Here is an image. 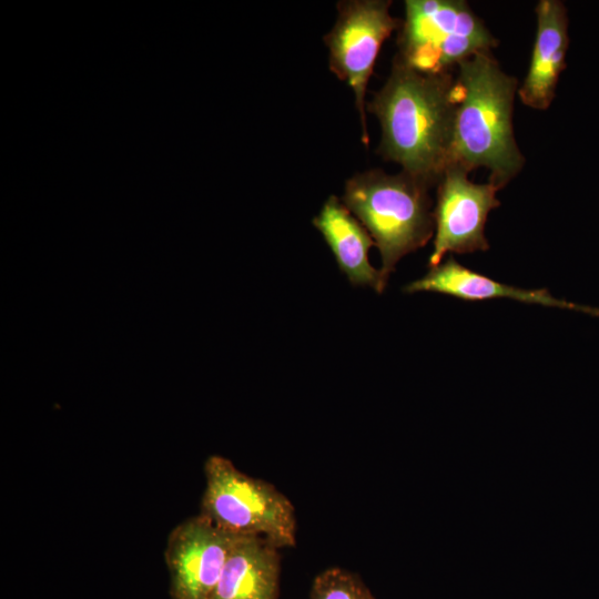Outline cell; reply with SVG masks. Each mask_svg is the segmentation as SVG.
I'll use <instances>...</instances> for the list:
<instances>
[{"instance_id":"1","label":"cell","mask_w":599,"mask_h":599,"mask_svg":"<svg viewBox=\"0 0 599 599\" xmlns=\"http://www.w3.org/2000/svg\"><path fill=\"white\" fill-rule=\"evenodd\" d=\"M455 75L426 74L395 60L368 104L382 126L379 151L403 171L438 184L449 165L455 119Z\"/></svg>"},{"instance_id":"6","label":"cell","mask_w":599,"mask_h":599,"mask_svg":"<svg viewBox=\"0 0 599 599\" xmlns=\"http://www.w3.org/2000/svg\"><path fill=\"white\" fill-rule=\"evenodd\" d=\"M390 3L386 0L341 1L336 22L324 37L331 71L354 92L364 144L369 142L365 115L367 83L382 44L400 26L389 12Z\"/></svg>"},{"instance_id":"2","label":"cell","mask_w":599,"mask_h":599,"mask_svg":"<svg viewBox=\"0 0 599 599\" xmlns=\"http://www.w3.org/2000/svg\"><path fill=\"white\" fill-rule=\"evenodd\" d=\"M518 88L517 79L501 69L491 51L476 53L457 67L449 165L467 172L485 167L489 181L501 187L521 171L525 160L512 125Z\"/></svg>"},{"instance_id":"8","label":"cell","mask_w":599,"mask_h":599,"mask_svg":"<svg viewBox=\"0 0 599 599\" xmlns=\"http://www.w3.org/2000/svg\"><path fill=\"white\" fill-rule=\"evenodd\" d=\"M238 538L201 514L177 525L165 549L173 599H211Z\"/></svg>"},{"instance_id":"4","label":"cell","mask_w":599,"mask_h":599,"mask_svg":"<svg viewBox=\"0 0 599 599\" xmlns=\"http://www.w3.org/2000/svg\"><path fill=\"white\" fill-rule=\"evenodd\" d=\"M201 515L238 537H261L277 548L296 542L292 501L272 484L238 470L230 459L214 455L205 466Z\"/></svg>"},{"instance_id":"5","label":"cell","mask_w":599,"mask_h":599,"mask_svg":"<svg viewBox=\"0 0 599 599\" xmlns=\"http://www.w3.org/2000/svg\"><path fill=\"white\" fill-rule=\"evenodd\" d=\"M497 43L465 1L407 0L395 60L422 73L447 74Z\"/></svg>"},{"instance_id":"11","label":"cell","mask_w":599,"mask_h":599,"mask_svg":"<svg viewBox=\"0 0 599 599\" xmlns=\"http://www.w3.org/2000/svg\"><path fill=\"white\" fill-rule=\"evenodd\" d=\"M313 225L323 235L339 270L352 285L370 286L377 293L385 290L380 271L368 260L374 240L342 200L331 195L313 219Z\"/></svg>"},{"instance_id":"7","label":"cell","mask_w":599,"mask_h":599,"mask_svg":"<svg viewBox=\"0 0 599 599\" xmlns=\"http://www.w3.org/2000/svg\"><path fill=\"white\" fill-rule=\"evenodd\" d=\"M467 174L464 169L449 165L437 184L430 267L440 264L448 253L466 254L489 247L485 224L490 211L500 205L497 192L502 187L493 181L474 183Z\"/></svg>"},{"instance_id":"10","label":"cell","mask_w":599,"mask_h":599,"mask_svg":"<svg viewBox=\"0 0 599 599\" xmlns=\"http://www.w3.org/2000/svg\"><path fill=\"white\" fill-rule=\"evenodd\" d=\"M405 291L408 293L436 292L465 301L509 298L599 316V307L595 308L558 300L546 290H522L499 283L460 265L453 256L437 266L430 267L424 277L409 283Z\"/></svg>"},{"instance_id":"9","label":"cell","mask_w":599,"mask_h":599,"mask_svg":"<svg viewBox=\"0 0 599 599\" xmlns=\"http://www.w3.org/2000/svg\"><path fill=\"white\" fill-rule=\"evenodd\" d=\"M537 30L528 72L518 88L521 102L535 110L551 104L569 47L568 14L559 0H540L536 7Z\"/></svg>"},{"instance_id":"13","label":"cell","mask_w":599,"mask_h":599,"mask_svg":"<svg viewBox=\"0 0 599 599\" xmlns=\"http://www.w3.org/2000/svg\"><path fill=\"white\" fill-rule=\"evenodd\" d=\"M309 599H376L355 573L332 567L318 573L311 587Z\"/></svg>"},{"instance_id":"3","label":"cell","mask_w":599,"mask_h":599,"mask_svg":"<svg viewBox=\"0 0 599 599\" xmlns=\"http://www.w3.org/2000/svg\"><path fill=\"white\" fill-rule=\"evenodd\" d=\"M430 182L402 171L358 173L347 180L342 201L370 234L380 257L386 287L398 261L425 246L435 230Z\"/></svg>"},{"instance_id":"12","label":"cell","mask_w":599,"mask_h":599,"mask_svg":"<svg viewBox=\"0 0 599 599\" xmlns=\"http://www.w3.org/2000/svg\"><path fill=\"white\" fill-rule=\"evenodd\" d=\"M280 548L261 537H240L211 599H277Z\"/></svg>"}]
</instances>
